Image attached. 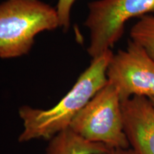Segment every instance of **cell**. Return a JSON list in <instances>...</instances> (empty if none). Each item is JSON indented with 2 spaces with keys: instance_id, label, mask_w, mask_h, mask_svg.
<instances>
[{
  "instance_id": "6da1fadb",
  "label": "cell",
  "mask_w": 154,
  "mask_h": 154,
  "mask_svg": "<svg viewBox=\"0 0 154 154\" xmlns=\"http://www.w3.org/2000/svg\"><path fill=\"white\" fill-rule=\"evenodd\" d=\"M113 54L111 50L92 59L90 66L80 75L72 89L53 107L35 109L23 106L19 114L24 129L19 141L36 139L49 140L69 128L76 116L108 83L107 69Z\"/></svg>"
},
{
  "instance_id": "7a4b0ae2",
  "label": "cell",
  "mask_w": 154,
  "mask_h": 154,
  "mask_svg": "<svg viewBox=\"0 0 154 154\" xmlns=\"http://www.w3.org/2000/svg\"><path fill=\"white\" fill-rule=\"evenodd\" d=\"M59 26L57 9L41 0H6L0 4V58L27 54L37 34Z\"/></svg>"
},
{
  "instance_id": "3957f363",
  "label": "cell",
  "mask_w": 154,
  "mask_h": 154,
  "mask_svg": "<svg viewBox=\"0 0 154 154\" xmlns=\"http://www.w3.org/2000/svg\"><path fill=\"white\" fill-rule=\"evenodd\" d=\"M69 128L86 140L109 149L130 148L124 132L121 100L109 82L76 116Z\"/></svg>"
},
{
  "instance_id": "277c9868",
  "label": "cell",
  "mask_w": 154,
  "mask_h": 154,
  "mask_svg": "<svg viewBox=\"0 0 154 154\" xmlns=\"http://www.w3.org/2000/svg\"><path fill=\"white\" fill-rule=\"evenodd\" d=\"M85 26L90 33L88 53L92 59L111 50L135 17L154 14V0H96L88 4Z\"/></svg>"
},
{
  "instance_id": "5b68a950",
  "label": "cell",
  "mask_w": 154,
  "mask_h": 154,
  "mask_svg": "<svg viewBox=\"0 0 154 154\" xmlns=\"http://www.w3.org/2000/svg\"><path fill=\"white\" fill-rule=\"evenodd\" d=\"M107 79L117 90L121 101L133 96L154 99V61L131 40L126 49L113 55Z\"/></svg>"
},
{
  "instance_id": "8992f818",
  "label": "cell",
  "mask_w": 154,
  "mask_h": 154,
  "mask_svg": "<svg viewBox=\"0 0 154 154\" xmlns=\"http://www.w3.org/2000/svg\"><path fill=\"white\" fill-rule=\"evenodd\" d=\"M124 132L136 154H154V107L143 96L121 101Z\"/></svg>"
},
{
  "instance_id": "52a82bcc",
  "label": "cell",
  "mask_w": 154,
  "mask_h": 154,
  "mask_svg": "<svg viewBox=\"0 0 154 154\" xmlns=\"http://www.w3.org/2000/svg\"><path fill=\"white\" fill-rule=\"evenodd\" d=\"M101 143L88 141L68 128L49 140L47 154H100L109 151Z\"/></svg>"
},
{
  "instance_id": "ba28073f",
  "label": "cell",
  "mask_w": 154,
  "mask_h": 154,
  "mask_svg": "<svg viewBox=\"0 0 154 154\" xmlns=\"http://www.w3.org/2000/svg\"><path fill=\"white\" fill-rule=\"evenodd\" d=\"M131 41L138 44L154 61V14L140 17L130 32Z\"/></svg>"
},
{
  "instance_id": "9c48e42d",
  "label": "cell",
  "mask_w": 154,
  "mask_h": 154,
  "mask_svg": "<svg viewBox=\"0 0 154 154\" xmlns=\"http://www.w3.org/2000/svg\"><path fill=\"white\" fill-rule=\"evenodd\" d=\"M76 0H58L57 11L59 20V26L67 31L70 26V16L72 7Z\"/></svg>"
},
{
  "instance_id": "30bf717a",
  "label": "cell",
  "mask_w": 154,
  "mask_h": 154,
  "mask_svg": "<svg viewBox=\"0 0 154 154\" xmlns=\"http://www.w3.org/2000/svg\"><path fill=\"white\" fill-rule=\"evenodd\" d=\"M100 154H136L131 148L128 149H109V151Z\"/></svg>"
},
{
  "instance_id": "8fae6325",
  "label": "cell",
  "mask_w": 154,
  "mask_h": 154,
  "mask_svg": "<svg viewBox=\"0 0 154 154\" xmlns=\"http://www.w3.org/2000/svg\"><path fill=\"white\" fill-rule=\"evenodd\" d=\"M150 101H151V102L152 103V104H153V107H154V99H149Z\"/></svg>"
}]
</instances>
